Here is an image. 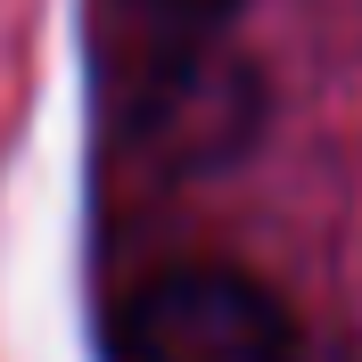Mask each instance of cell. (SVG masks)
<instances>
[{"label": "cell", "instance_id": "cell-1", "mask_svg": "<svg viewBox=\"0 0 362 362\" xmlns=\"http://www.w3.org/2000/svg\"><path fill=\"white\" fill-rule=\"evenodd\" d=\"M107 362H296V321L247 272L181 264L124 296Z\"/></svg>", "mask_w": 362, "mask_h": 362}, {"label": "cell", "instance_id": "cell-2", "mask_svg": "<svg viewBox=\"0 0 362 362\" xmlns=\"http://www.w3.org/2000/svg\"><path fill=\"white\" fill-rule=\"evenodd\" d=\"M132 8L157 25V33H173V42H198L206 25H223L239 0H132Z\"/></svg>", "mask_w": 362, "mask_h": 362}]
</instances>
